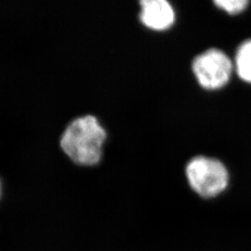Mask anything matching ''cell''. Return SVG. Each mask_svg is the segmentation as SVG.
<instances>
[{
	"mask_svg": "<svg viewBox=\"0 0 251 251\" xmlns=\"http://www.w3.org/2000/svg\"><path fill=\"white\" fill-rule=\"evenodd\" d=\"M233 64L220 50L211 49L198 56L193 63V71L199 84L207 90H218L231 77Z\"/></svg>",
	"mask_w": 251,
	"mask_h": 251,
	"instance_id": "obj_3",
	"label": "cell"
},
{
	"mask_svg": "<svg viewBox=\"0 0 251 251\" xmlns=\"http://www.w3.org/2000/svg\"><path fill=\"white\" fill-rule=\"evenodd\" d=\"M250 4L247 0H217L215 5L218 8L224 9L229 14L235 15L242 12Z\"/></svg>",
	"mask_w": 251,
	"mask_h": 251,
	"instance_id": "obj_6",
	"label": "cell"
},
{
	"mask_svg": "<svg viewBox=\"0 0 251 251\" xmlns=\"http://www.w3.org/2000/svg\"><path fill=\"white\" fill-rule=\"evenodd\" d=\"M186 176L192 189L205 198L221 195L229 182V174L225 165L205 156H198L189 162Z\"/></svg>",
	"mask_w": 251,
	"mask_h": 251,
	"instance_id": "obj_2",
	"label": "cell"
},
{
	"mask_svg": "<svg viewBox=\"0 0 251 251\" xmlns=\"http://www.w3.org/2000/svg\"><path fill=\"white\" fill-rule=\"evenodd\" d=\"M235 66L239 77L251 83V40L244 42L239 47L235 57Z\"/></svg>",
	"mask_w": 251,
	"mask_h": 251,
	"instance_id": "obj_5",
	"label": "cell"
},
{
	"mask_svg": "<svg viewBox=\"0 0 251 251\" xmlns=\"http://www.w3.org/2000/svg\"><path fill=\"white\" fill-rule=\"evenodd\" d=\"M140 19L145 26L162 31L173 25L175 13L171 4L166 0H144L141 2Z\"/></svg>",
	"mask_w": 251,
	"mask_h": 251,
	"instance_id": "obj_4",
	"label": "cell"
},
{
	"mask_svg": "<svg viewBox=\"0 0 251 251\" xmlns=\"http://www.w3.org/2000/svg\"><path fill=\"white\" fill-rule=\"evenodd\" d=\"M1 195H2V183H1V180H0V198H1Z\"/></svg>",
	"mask_w": 251,
	"mask_h": 251,
	"instance_id": "obj_7",
	"label": "cell"
},
{
	"mask_svg": "<svg viewBox=\"0 0 251 251\" xmlns=\"http://www.w3.org/2000/svg\"><path fill=\"white\" fill-rule=\"evenodd\" d=\"M106 132L96 117L85 116L71 122L64 130L61 146L75 164L93 166L100 160Z\"/></svg>",
	"mask_w": 251,
	"mask_h": 251,
	"instance_id": "obj_1",
	"label": "cell"
}]
</instances>
